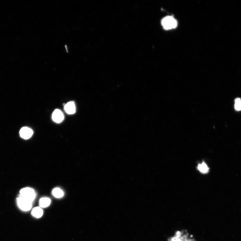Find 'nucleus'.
Returning a JSON list of instances; mask_svg holds the SVG:
<instances>
[{"label":"nucleus","mask_w":241,"mask_h":241,"mask_svg":"<svg viewBox=\"0 0 241 241\" xmlns=\"http://www.w3.org/2000/svg\"><path fill=\"white\" fill-rule=\"evenodd\" d=\"M161 24L165 30H171L176 28L177 23V20L172 16L165 17L162 20Z\"/></svg>","instance_id":"f257e3e1"},{"label":"nucleus","mask_w":241,"mask_h":241,"mask_svg":"<svg viewBox=\"0 0 241 241\" xmlns=\"http://www.w3.org/2000/svg\"><path fill=\"white\" fill-rule=\"evenodd\" d=\"M17 203L19 208L23 211H28L31 208L32 201L21 196L18 199Z\"/></svg>","instance_id":"f03ea898"},{"label":"nucleus","mask_w":241,"mask_h":241,"mask_svg":"<svg viewBox=\"0 0 241 241\" xmlns=\"http://www.w3.org/2000/svg\"><path fill=\"white\" fill-rule=\"evenodd\" d=\"M21 196L33 201L36 197V194L34 190L30 188H25L20 191Z\"/></svg>","instance_id":"7ed1b4c3"},{"label":"nucleus","mask_w":241,"mask_h":241,"mask_svg":"<svg viewBox=\"0 0 241 241\" xmlns=\"http://www.w3.org/2000/svg\"><path fill=\"white\" fill-rule=\"evenodd\" d=\"M20 135L24 139H28L31 137L33 134V131L31 129L28 127H22L20 131Z\"/></svg>","instance_id":"20e7f679"},{"label":"nucleus","mask_w":241,"mask_h":241,"mask_svg":"<svg viewBox=\"0 0 241 241\" xmlns=\"http://www.w3.org/2000/svg\"><path fill=\"white\" fill-rule=\"evenodd\" d=\"M52 118L53 120L56 123H60L64 119V116L62 111L60 110L56 109L52 114Z\"/></svg>","instance_id":"39448f33"},{"label":"nucleus","mask_w":241,"mask_h":241,"mask_svg":"<svg viewBox=\"0 0 241 241\" xmlns=\"http://www.w3.org/2000/svg\"><path fill=\"white\" fill-rule=\"evenodd\" d=\"M64 109L66 113L69 115L74 114L76 112V107L74 102L71 101L65 104Z\"/></svg>","instance_id":"423d86ee"},{"label":"nucleus","mask_w":241,"mask_h":241,"mask_svg":"<svg viewBox=\"0 0 241 241\" xmlns=\"http://www.w3.org/2000/svg\"><path fill=\"white\" fill-rule=\"evenodd\" d=\"M197 169L200 172L203 174H206L209 172V167L204 162L198 164L197 166Z\"/></svg>","instance_id":"0eeeda50"},{"label":"nucleus","mask_w":241,"mask_h":241,"mask_svg":"<svg viewBox=\"0 0 241 241\" xmlns=\"http://www.w3.org/2000/svg\"><path fill=\"white\" fill-rule=\"evenodd\" d=\"M43 210L40 207H36L32 209V214L34 217L37 218H39L43 215Z\"/></svg>","instance_id":"6e6552de"},{"label":"nucleus","mask_w":241,"mask_h":241,"mask_svg":"<svg viewBox=\"0 0 241 241\" xmlns=\"http://www.w3.org/2000/svg\"><path fill=\"white\" fill-rule=\"evenodd\" d=\"M51 200L48 198H43L40 199L39 205L41 207L46 208L50 205Z\"/></svg>","instance_id":"1a4fd4ad"},{"label":"nucleus","mask_w":241,"mask_h":241,"mask_svg":"<svg viewBox=\"0 0 241 241\" xmlns=\"http://www.w3.org/2000/svg\"><path fill=\"white\" fill-rule=\"evenodd\" d=\"M52 193L53 195L57 198L62 197L64 195V193L63 191L59 188H56L53 190Z\"/></svg>","instance_id":"9d476101"},{"label":"nucleus","mask_w":241,"mask_h":241,"mask_svg":"<svg viewBox=\"0 0 241 241\" xmlns=\"http://www.w3.org/2000/svg\"><path fill=\"white\" fill-rule=\"evenodd\" d=\"M235 108L237 111L241 110V99L240 98L236 99L235 101Z\"/></svg>","instance_id":"9b49d317"},{"label":"nucleus","mask_w":241,"mask_h":241,"mask_svg":"<svg viewBox=\"0 0 241 241\" xmlns=\"http://www.w3.org/2000/svg\"><path fill=\"white\" fill-rule=\"evenodd\" d=\"M171 241H181V240L180 238H177L175 236L174 237L171 238Z\"/></svg>","instance_id":"f8f14e48"}]
</instances>
